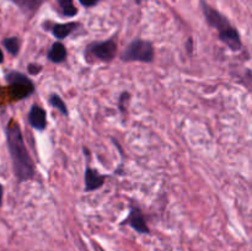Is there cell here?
Returning <instances> with one entry per match:
<instances>
[{"mask_svg": "<svg viewBox=\"0 0 252 251\" xmlns=\"http://www.w3.org/2000/svg\"><path fill=\"white\" fill-rule=\"evenodd\" d=\"M5 138H6L7 150L11 159L15 179L19 184L33 180L36 175L33 159L26 147L21 127L14 118H10L5 126Z\"/></svg>", "mask_w": 252, "mask_h": 251, "instance_id": "cell-1", "label": "cell"}, {"mask_svg": "<svg viewBox=\"0 0 252 251\" xmlns=\"http://www.w3.org/2000/svg\"><path fill=\"white\" fill-rule=\"evenodd\" d=\"M201 7L206 21L212 29L218 32V38L230 49L231 52H240L243 49V41L239 30L230 22V20L214 9L204 0H201Z\"/></svg>", "mask_w": 252, "mask_h": 251, "instance_id": "cell-2", "label": "cell"}, {"mask_svg": "<svg viewBox=\"0 0 252 251\" xmlns=\"http://www.w3.org/2000/svg\"><path fill=\"white\" fill-rule=\"evenodd\" d=\"M117 36H112L105 41H94L85 47L84 59L88 64L111 63L117 56Z\"/></svg>", "mask_w": 252, "mask_h": 251, "instance_id": "cell-3", "label": "cell"}, {"mask_svg": "<svg viewBox=\"0 0 252 251\" xmlns=\"http://www.w3.org/2000/svg\"><path fill=\"white\" fill-rule=\"evenodd\" d=\"M5 81L9 86V94L11 100L21 101L30 97L36 91L34 83L19 70H9L5 74Z\"/></svg>", "mask_w": 252, "mask_h": 251, "instance_id": "cell-4", "label": "cell"}, {"mask_svg": "<svg viewBox=\"0 0 252 251\" xmlns=\"http://www.w3.org/2000/svg\"><path fill=\"white\" fill-rule=\"evenodd\" d=\"M121 61L125 63H153L155 58L154 44L150 41L142 38H135L126 47L121 54Z\"/></svg>", "mask_w": 252, "mask_h": 251, "instance_id": "cell-5", "label": "cell"}, {"mask_svg": "<svg viewBox=\"0 0 252 251\" xmlns=\"http://www.w3.org/2000/svg\"><path fill=\"white\" fill-rule=\"evenodd\" d=\"M121 225L130 226L139 234H150V229L148 226L144 213L138 207H130L127 218L121 221Z\"/></svg>", "mask_w": 252, "mask_h": 251, "instance_id": "cell-6", "label": "cell"}, {"mask_svg": "<svg viewBox=\"0 0 252 251\" xmlns=\"http://www.w3.org/2000/svg\"><path fill=\"white\" fill-rule=\"evenodd\" d=\"M108 175H102L97 169L86 166L85 172H84V191L85 192H94L97 189L102 188L105 185L106 179Z\"/></svg>", "mask_w": 252, "mask_h": 251, "instance_id": "cell-7", "label": "cell"}, {"mask_svg": "<svg viewBox=\"0 0 252 251\" xmlns=\"http://www.w3.org/2000/svg\"><path fill=\"white\" fill-rule=\"evenodd\" d=\"M27 122L37 132H43L47 128V112L38 103H33L27 113Z\"/></svg>", "mask_w": 252, "mask_h": 251, "instance_id": "cell-8", "label": "cell"}, {"mask_svg": "<svg viewBox=\"0 0 252 251\" xmlns=\"http://www.w3.org/2000/svg\"><path fill=\"white\" fill-rule=\"evenodd\" d=\"M43 29L51 31V33L53 34L57 41H63L71 33H74L80 27V24L79 22H65V24L53 22V24H51V26L47 24H43Z\"/></svg>", "mask_w": 252, "mask_h": 251, "instance_id": "cell-9", "label": "cell"}, {"mask_svg": "<svg viewBox=\"0 0 252 251\" xmlns=\"http://www.w3.org/2000/svg\"><path fill=\"white\" fill-rule=\"evenodd\" d=\"M68 58V49L64 46L62 41H56L52 43L51 48L47 52V59L51 63L54 64H62L66 61Z\"/></svg>", "mask_w": 252, "mask_h": 251, "instance_id": "cell-10", "label": "cell"}, {"mask_svg": "<svg viewBox=\"0 0 252 251\" xmlns=\"http://www.w3.org/2000/svg\"><path fill=\"white\" fill-rule=\"evenodd\" d=\"M10 1L14 2L25 15L31 17L38 11V9L43 4L44 0H10Z\"/></svg>", "mask_w": 252, "mask_h": 251, "instance_id": "cell-11", "label": "cell"}, {"mask_svg": "<svg viewBox=\"0 0 252 251\" xmlns=\"http://www.w3.org/2000/svg\"><path fill=\"white\" fill-rule=\"evenodd\" d=\"M2 47L6 49L7 53L12 57H17L21 51V39L17 36H11L6 37V38H2L1 41Z\"/></svg>", "mask_w": 252, "mask_h": 251, "instance_id": "cell-12", "label": "cell"}, {"mask_svg": "<svg viewBox=\"0 0 252 251\" xmlns=\"http://www.w3.org/2000/svg\"><path fill=\"white\" fill-rule=\"evenodd\" d=\"M48 103H49V106H52L53 108L58 110L59 112H61L63 116H65V117H68L69 116L68 106H66L65 101H64L63 98L58 95V94H56V93L51 94L48 97Z\"/></svg>", "mask_w": 252, "mask_h": 251, "instance_id": "cell-13", "label": "cell"}, {"mask_svg": "<svg viewBox=\"0 0 252 251\" xmlns=\"http://www.w3.org/2000/svg\"><path fill=\"white\" fill-rule=\"evenodd\" d=\"M57 2H58L62 14L65 17H74L78 14V9L74 5V0H57Z\"/></svg>", "mask_w": 252, "mask_h": 251, "instance_id": "cell-14", "label": "cell"}, {"mask_svg": "<svg viewBox=\"0 0 252 251\" xmlns=\"http://www.w3.org/2000/svg\"><path fill=\"white\" fill-rule=\"evenodd\" d=\"M129 101H130V94L128 93V91H123V93L120 95V98H118V102H117L118 110H120V112L122 113L123 116L127 115Z\"/></svg>", "mask_w": 252, "mask_h": 251, "instance_id": "cell-15", "label": "cell"}, {"mask_svg": "<svg viewBox=\"0 0 252 251\" xmlns=\"http://www.w3.org/2000/svg\"><path fill=\"white\" fill-rule=\"evenodd\" d=\"M43 70V65L39 63H29L27 64V74L31 76H37Z\"/></svg>", "mask_w": 252, "mask_h": 251, "instance_id": "cell-16", "label": "cell"}, {"mask_svg": "<svg viewBox=\"0 0 252 251\" xmlns=\"http://www.w3.org/2000/svg\"><path fill=\"white\" fill-rule=\"evenodd\" d=\"M98 1H100V0H79V2H80V4L85 7L95 6Z\"/></svg>", "mask_w": 252, "mask_h": 251, "instance_id": "cell-17", "label": "cell"}, {"mask_svg": "<svg viewBox=\"0 0 252 251\" xmlns=\"http://www.w3.org/2000/svg\"><path fill=\"white\" fill-rule=\"evenodd\" d=\"M192 47H193V39L189 37V38L187 39V42H186V49H187V52H189V54L192 53Z\"/></svg>", "mask_w": 252, "mask_h": 251, "instance_id": "cell-18", "label": "cell"}, {"mask_svg": "<svg viewBox=\"0 0 252 251\" xmlns=\"http://www.w3.org/2000/svg\"><path fill=\"white\" fill-rule=\"evenodd\" d=\"M2 198H4V186L0 184V207L2 206Z\"/></svg>", "mask_w": 252, "mask_h": 251, "instance_id": "cell-19", "label": "cell"}, {"mask_svg": "<svg viewBox=\"0 0 252 251\" xmlns=\"http://www.w3.org/2000/svg\"><path fill=\"white\" fill-rule=\"evenodd\" d=\"M4 63V53H2L1 48H0V64Z\"/></svg>", "mask_w": 252, "mask_h": 251, "instance_id": "cell-20", "label": "cell"}, {"mask_svg": "<svg viewBox=\"0 0 252 251\" xmlns=\"http://www.w3.org/2000/svg\"><path fill=\"white\" fill-rule=\"evenodd\" d=\"M144 1H147V0H135V2H137L138 5H140L142 2H144Z\"/></svg>", "mask_w": 252, "mask_h": 251, "instance_id": "cell-21", "label": "cell"}]
</instances>
